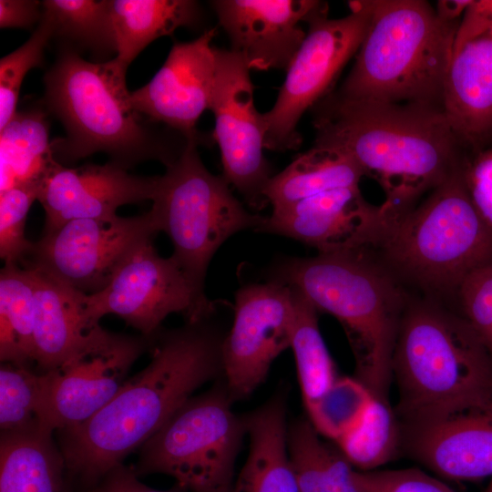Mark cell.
I'll list each match as a JSON object with an SVG mask.
<instances>
[{"mask_svg":"<svg viewBox=\"0 0 492 492\" xmlns=\"http://www.w3.org/2000/svg\"><path fill=\"white\" fill-rule=\"evenodd\" d=\"M225 334L209 318L152 338L148 365L87 421L59 432L71 480L89 490L140 448L206 383L223 377Z\"/></svg>","mask_w":492,"mask_h":492,"instance_id":"6da1fadb","label":"cell"},{"mask_svg":"<svg viewBox=\"0 0 492 492\" xmlns=\"http://www.w3.org/2000/svg\"><path fill=\"white\" fill-rule=\"evenodd\" d=\"M315 146L351 157L383 189L399 220L461 164V149L442 108L351 98L332 91L311 109Z\"/></svg>","mask_w":492,"mask_h":492,"instance_id":"7a4b0ae2","label":"cell"},{"mask_svg":"<svg viewBox=\"0 0 492 492\" xmlns=\"http://www.w3.org/2000/svg\"><path fill=\"white\" fill-rule=\"evenodd\" d=\"M128 68L115 57L93 62L59 47L44 76V107L63 125L66 137L52 141L54 159L73 163L97 152L126 169L147 160L166 168L192 142L138 112L127 88Z\"/></svg>","mask_w":492,"mask_h":492,"instance_id":"3957f363","label":"cell"},{"mask_svg":"<svg viewBox=\"0 0 492 492\" xmlns=\"http://www.w3.org/2000/svg\"><path fill=\"white\" fill-rule=\"evenodd\" d=\"M402 425L492 405V353L466 321L429 300H407L392 360Z\"/></svg>","mask_w":492,"mask_h":492,"instance_id":"277c9868","label":"cell"},{"mask_svg":"<svg viewBox=\"0 0 492 492\" xmlns=\"http://www.w3.org/2000/svg\"><path fill=\"white\" fill-rule=\"evenodd\" d=\"M368 250L318 253L276 261L269 279L297 289L318 311L342 325L355 363V378L388 401L392 360L408 297L398 278Z\"/></svg>","mask_w":492,"mask_h":492,"instance_id":"5b68a950","label":"cell"},{"mask_svg":"<svg viewBox=\"0 0 492 492\" xmlns=\"http://www.w3.org/2000/svg\"><path fill=\"white\" fill-rule=\"evenodd\" d=\"M369 5L367 31L337 92L351 98L443 108L460 21L443 20L425 0H369Z\"/></svg>","mask_w":492,"mask_h":492,"instance_id":"8992f818","label":"cell"},{"mask_svg":"<svg viewBox=\"0 0 492 492\" xmlns=\"http://www.w3.org/2000/svg\"><path fill=\"white\" fill-rule=\"evenodd\" d=\"M379 248L397 278L429 292H457L470 272L492 261V231L468 195L461 164L392 227Z\"/></svg>","mask_w":492,"mask_h":492,"instance_id":"52a82bcc","label":"cell"},{"mask_svg":"<svg viewBox=\"0 0 492 492\" xmlns=\"http://www.w3.org/2000/svg\"><path fill=\"white\" fill-rule=\"evenodd\" d=\"M198 147L190 142L158 176L149 212L157 231L165 232L172 242L170 257L204 292L207 271L219 248L239 231H258L266 217L248 210L225 178L206 169Z\"/></svg>","mask_w":492,"mask_h":492,"instance_id":"ba28073f","label":"cell"},{"mask_svg":"<svg viewBox=\"0 0 492 492\" xmlns=\"http://www.w3.org/2000/svg\"><path fill=\"white\" fill-rule=\"evenodd\" d=\"M223 377L209 391L187 400L139 449L138 476L163 474L190 492L231 487L236 458L247 436L244 415Z\"/></svg>","mask_w":492,"mask_h":492,"instance_id":"9c48e42d","label":"cell"},{"mask_svg":"<svg viewBox=\"0 0 492 492\" xmlns=\"http://www.w3.org/2000/svg\"><path fill=\"white\" fill-rule=\"evenodd\" d=\"M349 7L345 16L329 18L324 2L307 20L306 36L286 70L277 99L262 113L266 149L300 148L301 118L333 91L341 71L358 52L370 22L369 0L349 1Z\"/></svg>","mask_w":492,"mask_h":492,"instance_id":"30bf717a","label":"cell"},{"mask_svg":"<svg viewBox=\"0 0 492 492\" xmlns=\"http://www.w3.org/2000/svg\"><path fill=\"white\" fill-rule=\"evenodd\" d=\"M84 304L93 323L115 314L150 339L171 313L197 322L210 318L215 310L214 302L193 285L171 257L158 253L152 239L128 254L106 288L84 294Z\"/></svg>","mask_w":492,"mask_h":492,"instance_id":"8fae6325","label":"cell"},{"mask_svg":"<svg viewBox=\"0 0 492 492\" xmlns=\"http://www.w3.org/2000/svg\"><path fill=\"white\" fill-rule=\"evenodd\" d=\"M214 51L217 68L210 110L222 176L251 210H259L268 204L264 191L273 173L263 154L265 123L254 104L251 69L232 51L216 46Z\"/></svg>","mask_w":492,"mask_h":492,"instance_id":"7c38bea8","label":"cell"},{"mask_svg":"<svg viewBox=\"0 0 492 492\" xmlns=\"http://www.w3.org/2000/svg\"><path fill=\"white\" fill-rule=\"evenodd\" d=\"M157 233L149 211L72 220L43 233L20 265L36 267L81 293L94 294L107 287L138 245Z\"/></svg>","mask_w":492,"mask_h":492,"instance_id":"4fadbf2b","label":"cell"},{"mask_svg":"<svg viewBox=\"0 0 492 492\" xmlns=\"http://www.w3.org/2000/svg\"><path fill=\"white\" fill-rule=\"evenodd\" d=\"M295 316L290 285L268 279L236 292L233 323L221 348L223 379L233 402L261 385L274 360L291 348Z\"/></svg>","mask_w":492,"mask_h":492,"instance_id":"5bb4252c","label":"cell"},{"mask_svg":"<svg viewBox=\"0 0 492 492\" xmlns=\"http://www.w3.org/2000/svg\"><path fill=\"white\" fill-rule=\"evenodd\" d=\"M395 220L369 203L359 186L331 190L272 210L258 231L294 239L319 253L380 247Z\"/></svg>","mask_w":492,"mask_h":492,"instance_id":"9a60e30c","label":"cell"},{"mask_svg":"<svg viewBox=\"0 0 492 492\" xmlns=\"http://www.w3.org/2000/svg\"><path fill=\"white\" fill-rule=\"evenodd\" d=\"M152 338L111 333L46 375V425L52 432L93 416L121 389Z\"/></svg>","mask_w":492,"mask_h":492,"instance_id":"2e32d148","label":"cell"},{"mask_svg":"<svg viewBox=\"0 0 492 492\" xmlns=\"http://www.w3.org/2000/svg\"><path fill=\"white\" fill-rule=\"evenodd\" d=\"M216 34L212 27L191 41H175L154 77L131 92L138 112L199 146L215 142L212 134L197 129V123L211 104L217 68L211 42Z\"/></svg>","mask_w":492,"mask_h":492,"instance_id":"e0dca14e","label":"cell"},{"mask_svg":"<svg viewBox=\"0 0 492 492\" xmlns=\"http://www.w3.org/2000/svg\"><path fill=\"white\" fill-rule=\"evenodd\" d=\"M443 108L462 148L492 136V0H472L459 22Z\"/></svg>","mask_w":492,"mask_h":492,"instance_id":"ac0fdd59","label":"cell"},{"mask_svg":"<svg viewBox=\"0 0 492 492\" xmlns=\"http://www.w3.org/2000/svg\"><path fill=\"white\" fill-rule=\"evenodd\" d=\"M158 176L131 174L114 163L67 167L56 160L38 187L46 221L43 233L77 219H112L126 204L152 200Z\"/></svg>","mask_w":492,"mask_h":492,"instance_id":"d6986e66","label":"cell"},{"mask_svg":"<svg viewBox=\"0 0 492 492\" xmlns=\"http://www.w3.org/2000/svg\"><path fill=\"white\" fill-rule=\"evenodd\" d=\"M323 4L317 0L210 1L230 39V50L241 56L251 70L284 71L306 36L302 24Z\"/></svg>","mask_w":492,"mask_h":492,"instance_id":"ffe728a7","label":"cell"},{"mask_svg":"<svg viewBox=\"0 0 492 492\" xmlns=\"http://www.w3.org/2000/svg\"><path fill=\"white\" fill-rule=\"evenodd\" d=\"M400 425L401 448L439 477L455 481L492 477V405Z\"/></svg>","mask_w":492,"mask_h":492,"instance_id":"44dd1931","label":"cell"},{"mask_svg":"<svg viewBox=\"0 0 492 492\" xmlns=\"http://www.w3.org/2000/svg\"><path fill=\"white\" fill-rule=\"evenodd\" d=\"M22 266L28 269L35 289L33 364L39 372L58 367L109 334L87 317L84 293L36 267Z\"/></svg>","mask_w":492,"mask_h":492,"instance_id":"7402d4cb","label":"cell"},{"mask_svg":"<svg viewBox=\"0 0 492 492\" xmlns=\"http://www.w3.org/2000/svg\"><path fill=\"white\" fill-rule=\"evenodd\" d=\"M249 452L232 492H300L288 455L282 395L244 415Z\"/></svg>","mask_w":492,"mask_h":492,"instance_id":"603a6c76","label":"cell"},{"mask_svg":"<svg viewBox=\"0 0 492 492\" xmlns=\"http://www.w3.org/2000/svg\"><path fill=\"white\" fill-rule=\"evenodd\" d=\"M53 432H1L0 492H69L70 477Z\"/></svg>","mask_w":492,"mask_h":492,"instance_id":"cb8c5ba5","label":"cell"},{"mask_svg":"<svg viewBox=\"0 0 492 492\" xmlns=\"http://www.w3.org/2000/svg\"><path fill=\"white\" fill-rule=\"evenodd\" d=\"M110 5L115 59L127 68L154 40L203 21L201 5L193 0H110Z\"/></svg>","mask_w":492,"mask_h":492,"instance_id":"d4e9b609","label":"cell"},{"mask_svg":"<svg viewBox=\"0 0 492 492\" xmlns=\"http://www.w3.org/2000/svg\"><path fill=\"white\" fill-rule=\"evenodd\" d=\"M364 176L358 164L343 151L314 145L273 175L264 195L276 210L324 191L359 186Z\"/></svg>","mask_w":492,"mask_h":492,"instance_id":"484cf974","label":"cell"},{"mask_svg":"<svg viewBox=\"0 0 492 492\" xmlns=\"http://www.w3.org/2000/svg\"><path fill=\"white\" fill-rule=\"evenodd\" d=\"M48 112L45 107L16 111L0 129V191L16 184L40 182L52 164Z\"/></svg>","mask_w":492,"mask_h":492,"instance_id":"4316f807","label":"cell"},{"mask_svg":"<svg viewBox=\"0 0 492 492\" xmlns=\"http://www.w3.org/2000/svg\"><path fill=\"white\" fill-rule=\"evenodd\" d=\"M42 6L59 47L88 52L93 62L117 55L110 0H45Z\"/></svg>","mask_w":492,"mask_h":492,"instance_id":"83f0119b","label":"cell"},{"mask_svg":"<svg viewBox=\"0 0 492 492\" xmlns=\"http://www.w3.org/2000/svg\"><path fill=\"white\" fill-rule=\"evenodd\" d=\"M35 289L31 274L19 264L0 272V359L29 365L34 356Z\"/></svg>","mask_w":492,"mask_h":492,"instance_id":"f1b7e54d","label":"cell"},{"mask_svg":"<svg viewBox=\"0 0 492 492\" xmlns=\"http://www.w3.org/2000/svg\"><path fill=\"white\" fill-rule=\"evenodd\" d=\"M292 289L296 316L291 349L307 409L332 386L338 375L319 328L318 311L297 289Z\"/></svg>","mask_w":492,"mask_h":492,"instance_id":"f546056e","label":"cell"},{"mask_svg":"<svg viewBox=\"0 0 492 492\" xmlns=\"http://www.w3.org/2000/svg\"><path fill=\"white\" fill-rule=\"evenodd\" d=\"M46 375L29 365L2 363L0 427L5 433L47 430ZM54 433V432H53Z\"/></svg>","mask_w":492,"mask_h":492,"instance_id":"4dcf8cb0","label":"cell"},{"mask_svg":"<svg viewBox=\"0 0 492 492\" xmlns=\"http://www.w3.org/2000/svg\"><path fill=\"white\" fill-rule=\"evenodd\" d=\"M336 444L358 471L376 470L394 459L401 448V425L389 401L374 398L362 422Z\"/></svg>","mask_w":492,"mask_h":492,"instance_id":"1f68e13d","label":"cell"},{"mask_svg":"<svg viewBox=\"0 0 492 492\" xmlns=\"http://www.w3.org/2000/svg\"><path fill=\"white\" fill-rule=\"evenodd\" d=\"M374 398L358 379L338 376L306 409L308 419L319 435L336 443L362 422Z\"/></svg>","mask_w":492,"mask_h":492,"instance_id":"d6a6232c","label":"cell"},{"mask_svg":"<svg viewBox=\"0 0 492 492\" xmlns=\"http://www.w3.org/2000/svg\"><path fill=\"white\" fill-rule=\"evenodd\" d=\"M53 38L50 20L42 19L30 37L19 47L0 60V129L16 113L20 87L26 75L35 67H42L45 49Z\"/></svg>","mask_w":492,"mask_h":492,"instance_id":"836d02e7","label":"cell"},{"mask_svg":"<svg viewBox=\"0 0 492 492\" xmlns=\"http://www.w3.org/2000/svg\"><path fill=\"white\" fill-rule=\"evenodd\" d=\"M39 182L16 184L0 191V257L5 264H20L34 242L25 234L30 207L37 200Z\"/></svg>","mask_w":492,"mask_h":492,"instance_id":"e575fe53","label":"cell"},{"mask_svg":"<svg viewBox=\"0 0 492 492\" xmlns=\"http://www.w3.org/2000/svg\"><path fill=\"white\" fill-rule=\"evenodd\" d=\"M287 448L300 492H329L326 444L309 419H300L288 425Z\"/></svg>","mask_w":492,"mask_h":492,"instance_id":"d590c367","label":"cell"},{"mask_svg":"<svg viewBox=\"0 0 492 492\" xmlns=\"http://www.w3.org/2000/svg\"><path fill=\"white\" fill-rule=\"evenodd\" d=\"M457 294L463 316L492 353V261L470 272Z\"/></svg>","mask_w":492,"mask_h":492,"instance_id":"8d00e7d4","label":"cell"},{"mask_svg":"<svg viewBox=\"0 0 492 492\" xmlns=\"http://www.w3.org/2000/svg\"><path fill=\"white\" fill-rule=\"evenodd\" d=\"M355 480L364 492H456L436 477L415 467L355 470Z\"/></svg>","mask_w":492,"mask_h":492,"instance_id":"74e56055","label":"cell"},{"mask_svg":"<svg viewBox=\"0 0 492 492\" xmlns=\"http://www.w3.org/2000/svg\"><path fill=\"white\" fill-rule=\"evenodd\" d=\"M463 179L468 195L492 231V148L479 150L473 158H463Z\"/></svg>","mask_w":492,"mask_h":492,"instance_id":"f35d334b","label":"cell"},{"mask_svg":"<svg viewBox=\"0 0 492 492\" xmlns=\"http://www.w3.org/2000/svg\"><path fill=\"white\" fill-rule=\"evenodd\" d=\"M87 492H188L176 484L168 490H158L143 484L134 468L122 464L108 472Z\"/></svg>","mask_w":492,"mask_h":492,"instance_id":"ab89813d","label":"cell"},{"mask_svg":"<svg viewBox=\"0 0 492 492\" xmlns=\"http://www.w3.org/2000/svg\"><path fill=\"white\" fill-rule=\"evenodd\" d=\"M43 15L42 2L36 0H1L0 27L30 29Z\"/></svg>","mask_w":492,"mask_h":492,"instance_id":"60d3db41","label":"cell"},{"mask_svg":"<svg viewBox=\"0 0 492 492\" xmlns=\"http://www.w3.org/2000/svg\"><path fill=\"white\" fill-rule=\"evenodd\" d=\"M325 467L329 492H364L355 480V469L338 450L326 445Z\"/></svg>","mask_w":492,"mask_h":492,"instance_id":"b9f144b4","label":"cell"},{"mask_svg":"<svg viewBox=\"0 0 492 492\" xmlns=\"http://www.w3.org/2000/svg\"><path fill=\"white\" fill-rule=\"evenodd\" d=\"M472 0H440L436 11L440 18L446 22H459Z\"/></svg>","mask_w":492,"mask_h":492,"instance_id":"7bdbcfd3","label":"cell"},{"mask_svg":"<svg viewBox=\"0 0 492 492\" xmlns=\"http://www.w3.org/2000/svg\"><path fill=\"white\" fill-rule=\"evenodd\" d=\"M212 492H232V487H227V488L219 489V490H215V491H212Z\"/></svg>","mask_w":492,"mask_h":492,"instance_id":"ee69618b","label":"cell"},{"mask_svg":"<svg viewBox=\"0 0 492 492\" xmlns=\"http://www.w3.org/2000/svg\"><path fill=\"white\" fill-rule=\"evenodd\" d=\"M486 492H492V482L490 483L489 487L486 490Z\"/></svg>","mask_w":492,"mask_h":492,"instance_id":"f6af8a7d","label":"cell"}]
</instances>
